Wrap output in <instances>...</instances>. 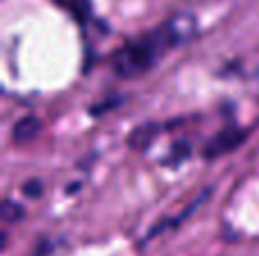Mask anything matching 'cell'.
<instances>
[{"mask_svg":"<svg viewBox=\"0 0 259 256\" xmlns=\"http://www.w3.org/2000/svg\"><path fill=\"white\" fill-rule=\"evenodd\" d=\"M18 216H23V209L18 207V204H14L12 200H5V204H3V218H5V222L18 220Z\"/></svg>","mask_w":259,"mask_h":256,"instance_id":"cell-5","label":"cell"},{"mask_svg":"<svg viewBox=\"0 0 259 256\" xmlns=\"http://www.w3.org/2000/svg\"><path fill=\"white\" fill-rule=\"evenodd\" d=\"M248 132L241 130V127H228V130L219 132L214 139H209V143L205 145V157L207 159H216V157H223V154L232 152L237 150L239 145L246 141Z\"/></svg>","mask_w":259,"mask_h":256,"instance_id":"cell-2","label":"cell"},{"mask_svg":"<svg viewBox=\"0 0 259 256\" xmlns=\"http://www.w3.org/2000/svg\"><path fill=\"white\" fill-rule=\"evenodd\" d=\"M41 132V122L34 116H25L23 120H18L14 125V141L16 143H30L36 139V134Z\"/></svg>","mask_w":259,"mask_h":256,"instance_id":"cell-4","label":"cell"},{"mask_svg":"<svg viewBox=\"0 0 259 256\" xmlns=\"http://www.w3.org/2000/svg\"><path fill=\"white\" fill-rule=\"evenodd\" d=\"M193 32H196V21L189 14H178V16L168 18L166 23L152 27L150 32L118 48L112 59L114 73L123 80L146 75L150 68L157 66L161 57H166V52L191 39Z\"/></svg>","mask_w":259,"mask_h":256,"instance_id":"cell-1","label":"cell"},{"mask_svg":"<svg viewBox=\"0 0 259 256\" xmlns=\"http://www.w3.org/2000/svg\"><path fill=\"white\" fill-rule=\"evenodd\" d=\"M62 12H66L73 21H77L80 25H89L96 21L94 14V3L91 0H53Z\"/></svg>","mask_w":259,"mask_h":256,"instance_id":"cell-3","label":"cell"}]
</instances>
